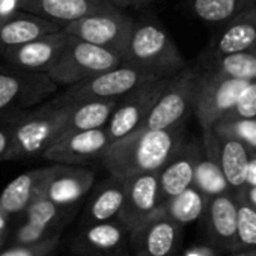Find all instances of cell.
I'll return each instance as SVG.
<instances>
[{"label":"cell","mask_w":256,"mask_h":256,"mask_svg":"<svg viewBox=\"0 0 256 256\" xmlns=\"http://www.w3.org/2000/svg\"><path fill=\"white\" fill-rule=\"evenodd\" d=\"M184 145L182 124L163 130H139L112 142L101 156L110 175L130 180L151 172H160Z\"/></svg>","instance_id":"cell-1"},{"label":"cell","mask_w":256,"mask_h":256,"mask_svg":"<svg viewBox=\"0 0 256 256\" xmlns=\"http://www.w3.org/2000/svg\"><path fill=\"white\" fill-rule=\"evenodd\" d=\"M71 102L59 96L36 108L24 112L14 124L12 146L6 162L42 156L64 133Z\"/></svg>","instance_id":"cell-2"},{"label":"cell","mask_w":256,"mask_h":256,"mask_svg":"<svg viewBox=\"0 0 256 256\" xmlns=\"http://www.w3.org/2000/svg\"><path fill=\"white\" fill-rule=\"evenodd\" d=\"M124 62L160 78L174 77L187 68L175 41L154 22L136 23Z\"/></svg>","instance_id":"cell-3"},{"label":"cell","mask_w":256,"mask_h":256,"mask_svg":"<svg viewBox=\"0 0 256 256\" xmlns=\"http://www.w3.org/2000/svg\"><path fill=\"white\" fill-rule=\"evenodd\" d=\"M59 84L44 71H29L6 64L0 68V119L16 118L42 102Z\"/></svg>","instance_id":"cell-4"},{"label":"cell","mask_w":256,"mask_h":256,"mask_svg":"<svg viewBox=\"0 0 256 256\" xmlns=\"http://www.w3.org/2000/svg\"><path fill=\"white\" fill-rule=\"evenodd\" d=\"M122 62L124 59L114 52L71 35L65 50L48 68L47 74L59 86L68 88L114 68Z\"/></svg>","instance_id":"cell-5"},{"label":"cell","mask_w":256,"mask_h":256,"mask_svg":"<svg viewBox=\"0 0 256 256\" xmlns=\"http://www.w3.org/2000/svg\"><path fill=\"white\" fill-rule=\"evenodd\" d=\"M134 26L136 23L124 12V10L107 5L65 24L64 30L72 36L112 50L124 59Z\"/></svg>","instance_id":"cell-6"},{"label":"cell","mask_w":256,"mask_h":256,"mask_svg":"<svg viewBox=\"0 0 256 256\" xmlns=\"http://www.w3.org/2000/svg\"><path fill=\"white\" fill-rule=\"evenodd\" d=\"M248 82L220 74L212 70L198 71V86L194 96V114L202 132L211 128L235 106L238 96Z\"/></svg>","instance_id":"cell-7"},{"label":"cell","mask_w":256,"mask_h":256,"mask_svg":"<svg viewBox=\"0 0 256 256\" xmlns=\"http://www.w3.org/2000/svg\"><path fill=\"white\" fill-rule=\"evenodd\" d=\"M196 86L198 70L187 66L176 76L169 77L163 92L140 128L163 130L184 124L187 116L194 110Z\"/></svg>","instance_id":"cell-8"},{"label":"cell","mask_w":256,"mask_h":256,"mask_svg":"<svg viewBox=\"0 0 256 256\" xmlns=\"http://www.w3.org/2000/svg\"><path fill=\"white\" fill-rule=\"evenodd\" d=\"M166 83L168 78L151 77L119 98L118 106L106 126L112 142L139 130L145 124Z\"/></svg>","instance_id":"cell-9"},{"label":"cell","mask_w":256,"mask_h":256,"mask_svg":"<svg viewBox=\"0 0 256 256\" xmlns=\"http://www.w3.org/2000/svg\"><path fill=\"white\" fill-rule=\"evenodd\" d=\"M151 77L152 76L142 71L140 68L122 62L114 68L68 86L60 96L71 102L90 100H118Z\"/></svg>","instance_id":"cell-10"},{"label":"cell","mask_w":256,"mask_h":256,"mask_svg":"<svg viewBox=\"0 0 256 256\" xmlns=\"http://www.w3.org/2000/svg\"><path fill=\"white\" fill-rule=\"evenodd\" d=\"M163 206L158 172L142 174L126 180V196L119 212L130 230H138Z\"/></svg>","instance_id":"cell-11"},{"label":"cell","mask_w":256,"mask_h":256,"mask_svg":"<svg viewBox=\"0 0 256 256\" xmlns=\"http://www.w3.org/2000/svg\"><path fill=\"white\" fill-rule=\"evenodd\" d=\"M204 150L223 170L230 188L240 193L246 187L250 150L238 139L211 130L204 132Z\"/></svg>","instance_id":"cell-12"},{"label":"cell","mask_w":256,"mask_h":256,"mask_svg":"<svg viewBox=\"0 0 256 256\" xmlns=\"http://www.w3.org/2000/svg\"><path fill=\"white\" fill-rule=\"evenodd\" d=\"M110 144L112 140L106 126L96 128V130L77 132L59 138L42 154V157L59 164L82 166L101 158Z\"/></svg>","instance_id":"cell-13"},{"label":"cell","mask_w":256,"mask_h":256,"mask_svg":"<svg viewBox=\"0 0 256 256\" xmlns=\"http://www.w3.org/2000/svg\"><path fill=\"white\" fill-rule=\"evenodd\" d=\"M70 36L71 35L62 29L59 32H53L34 41H29L23 46L5 50L4 53H0V56L12 66L29 71L47 72L48 68L58 60V58L65 50Z\"/></svg>","instance_id":"cell-14"},{"label":"cell","mask_w":256,"mask_h":256,"mask_svg":"<svg viewBox=\"0 0 256 256\" xmlns=\"http://www.w3.org/2000/svg\"><path fill=\"white\" fill-rule=\"evenodd\" d=\"M62 29L64 24L58 22L42 18L18 8L0 11V53Z\"/></svg>","instance_id":"cell-15"},{"label":"cell","mask_w":256,"mask_h":256,"mask_svg":"<svg viewBox=\"0 0 256 256\" xmlns=\"http://www.w3.org/2000/svg\"><path fill=\"white\" fill-rule=\"evenodd\" d=\"M94 181L95 174L88 168L56 163L46 184L44 194L58 205L68 208L89 192Z\"/></svg>","instance_id":"cell-16"},{"label":"cell","mask_w":256,"mask_h":256,"mask_svg":"<svg viewBox=\"0 0 256 256\" xmlns=\"http://www.w3.org/2000/svg\"><path fill=\"white\" fill-rule=\"evenodd\" d=\"M202 154L204 145L199 146L196 142H184L181 150L158 172L163 204L193 186L196 164Z\"/></svg>","instance_id":"cell-17"},{"label":"cell","mask_w":256,"mask_h":256,"mask_svg":"<svg viewBox=\"0 0 256 256\" xmlns=\"http://www.w3.org/2000/svg\"><path fill=\"white\" fill-rule=\"evenodd\" d=\"M53 172V166L40 168L22 174L12 180L0 193V205L10 216L24 212L26 208L44 193L46 184Z\"/></svg>","instance_id":"cell-18"},{"label":"cell","mask_w":256,"mask_h":256,"mask_svg":"<svg viewBox=\"0 0 256 256\" xmlns=\"http://www.w3.org/2000/svg\"><path fill=\"white\" fill-rule=\"evenodd\" d=\"M107 5H110L107 0H17L18 10L64 26Z\"/></svg>","instance_id":"cell-19"},{"label":"cell","mask_w":256,"mask_h":256,"mask_svg":"<svg viewBox=\"0 0 256 256\" xmlns=\"http://www.w3.org/2000/svg\"><path fill=\"white\" fill-rule=\"evenodd\" d=\"M256 46V5L220 26L208 52L229 54Z\"/></svg>","instance_id":"cell-20"},{"label":"cell","mask_w":256,"mask_h":256,"mask_svg":"<svg viewBox=\"0 0 256 256\" xmlns=\"http://www.w3.org/2000/svg\"><path fill=\"white\" fill-rule=\"evenodd\" d=\"M178 226L180 223L169 217L162 206L156 216L134 230L139 235L144 256H169L175 250Z\"/></svg>","instance_id":"cell-21"},{"label":"cell","mask_w":256,"mask_h":256,"mask_svg":"<svg viewBox=\"0 0 256 256\" xmlns=\"http://www.w3.org/2000/svg\"><path fill=\"white\" fill-rule=\"evenodd\" d=\"M128 226L119 222L92 223L77 238V248L84 256H110L124 242Z\"/></svg>","instance_id":"cell-22"},{"label":"cell","mask_w":256,"mask_h":256,"mask_svg":"<svg viewBox=\"0 0 256 256\" xmlns=\"http://www.w3.org/2000/svg\"><path fill=\"white\" fill-rule=\"evenodd\" d=\"M208 218L212 236L222 246H229L236 240L238 228V196L226 192L208 198Z\"/></svg>","instance_id":"cell-23"},{"label":"cell","mask_w":256,"mask_h":256,"mask_svg":"<svg viewBox=\"0 0 256 256\" xmlns=\"http://www.w3.org/2000/svg\"><path fill=\"white\" fill-rule=\"evenodd\" d=\"M118 101L119 98L118 100H90V101H82V102L70 101L71 110H70L62 136L107 126L118 106Z\"/></svg>","instance_id":"cell-24"},{"label":"cell","mask_w":256,"mask_h":256,"mask_svg":"<svg viewBox=\"0 0 256 256\" xmlns=\"http://www.w3.org/2000/svg\"><path fill=\"white\" fill-rule=\"evenodd\" d=\"M199 65L200 68L212 70L232 78L244 82L256 80V46L229 54H220L206 50L200 56Z\"/></svg>","instance_id":"cell-25"},{"label":"cell","mask_w":256,"mask_h":256,"mask_svg":"<svg viewBox=\"0 0 256 256\" xmlns=\"http://www.w3.org/2000/svg\"><path fill=\"white\" fill-rule=\"evenodd\" d=\"M126 196V180L110 175L106 180L96 193L94 194L89 208L88 217L92 223L110 222L114 217H119V212L124 206Z\"/></svg>","instance_id":"cell-26"},{"label":"cell","mask_w":256,"mask_h":256,"mask_svg":"<svg viewBox=\"0 0 256 256\" xmlns=\"http://www.w3.org/2000/svg\"><path fill=\"white\" fill-rule=\"evenodd\" d=\"M256 5V0H188L192 12L202 22L223 26Z\"/></svg>","instance_id":"cell-27"},{"label":"cell","mask_w":256,"mask_h":256,"mask_svg":"<svg viewBox=\"0 0 256 256\" xmlns=\"http://www.w3.org/2000/svg\"><path fill=\"white\" fill-rule=\"evenodd\" d=\"M208 198L193 184L178 196H174L163 204L164 212L180 224H187L198 220L208 206Z\"/></svg>","instance_id":"cell-28"},{"label":"cell","mask_w":256,"mask_h":256,"mask_svg":"<svg viewBox=\"0 0 256 256\" xmlns=\"http://www.w3.org/2000/svg\"><path fill=\"white\" fill-rule=\"evenodd\" d=\"M206 198L216 196V194H222L226 192H230V186L223 174V170L220 169V166L206 156L205 150L204 154L200 156L198 164H196V170H194V182H193ZM234 192V190H232Z\"/></svg>","instance_id":"cell-29"},{"label":"cell","mask_w":256,"mask_h":256,"mask_svg":"<svg viewBox=\"0 0 256 256\" xmlns=\"http://www.w3.org/2000/svg\"><path fill=\"white\" fill-rule=\"evenodd\" d=\"M66 210V206H60L52 199H48L44 193L38 196L24 211L26 220L32 222L40 226H46L50 229H56L58 224H60L62 214Z\"/></svg>","instance_id":"cell-30"},{"label":"cell","mask_w":256,"mask_h":256,"mask_svg":"<svg viewBox=\"0 0 256 256\" xmlns=\"http://www.w3.org/2000/svg\"><path fill=\"white\" fill-rule=\"evenodd\" d=\"M212 130L241 140L250 151H256V118L254 119H220Z\"/></svg>","instance_id":"cell-31"},{"label":"cell","mask_w":256,"mask_h":256,"mask_svg":"<svg viewBox=\"0 0 256 256\" xmlns=\"http://www.w3.org/2000/svg\"><path fill=\"white\" fill-rule=\"evenodd\" d=\"M238 196V228L236 240L246 247H256V208L246 200L242 196Z\"/></svg>","instance_id":"cell-32"},{"label":"cell","mask_w":256,"mask_h":256,"mask_svg":"<svg viewBox=\"0 0 256 256\" xmlns=\"http://www.w3.org/2000/svg\"><path fill=\"white\" fill-rule=\"evenodd\" d=\"M223 118H228V119H254L256 118V80H252L246 84L235 106Z\"/></svg>","instance_id":"cell-33"},{"label":"cell","mask_w":256,"mask_h":256,"mask_svg":"<svg viewBox=\"0 0 256 256\" xmlns=\"http://www.w3.org/2000/svg\"><path fill=\"white\" fill-rule=\"evenodd\" d=\"M54 235H58L54 232V229L40 226V224H35V223L26 220L20 228H17L12 241H14V244L29 246V244H36L44 240H48Z\"/></svg>","instance_id":"cell-34"},{"label":"cell","mask_w":256,"mask_h":256,"mask_svg":"<svg viewBox=\"0 0 256 256\" xmlns=\"http://www.w3.org/2000/svg\"><path fill=\"white\" fill-rule=\"evenodd\" d=\"M58 241H59V236L54 235L36 244H29V246L14 244L10 248L0 252V256H48L56 248Z\"/></svg>","instance_id":"cell-35"},{"label":"cell","mask_w":256,"mask_h":256,"mask_svg":"<svg viewBox=\"0 0 256 256\" xmlns=\"http://www.w3.org/2000/svg\"><path fill=\"white\" fill-rule=\"evenodd\" d=\"M17 118L18 116L0 119V160H2V162H6V157H8L10 151H11L12 132H14V124H16Z\"/></svg>","instance_id":"cell-36"},{"label":"cell","mask_w":256,"mask_h":256,"mask_svg":"<svg viewBox=\"0 0 256 256\" xmlns=\"http://www.w3.org/2000/svg\"><path fill=\"white\" fill-rule=\"evenodd\" d=\"M107 2L119 10H126V8H140L148 5L151 0H107Z\"/></svg>","instance_id":"cell-37"},{"label":"cell","mask_w":256,"mask_h":256,"mask_svg":"<svg viewBox=\"0 0 256 256\" xmlns=\"http://www.w3.org/2000/svg\"><path fill=\"white\" fill-rule=\"evenodd\" d=\"M246 186H248V187H256V151H252V152H250V163H248Z\"/></svg>","instance_id":"cell-38"},{"label":"cell","mask_w":256,"mask_h":256,"mask_svg":"<svg viewBox=\"0 0 256 256\" xmlns=\"http://www.w3.org/2000/svg\"><path fill=\"white\" fill-rule=\"evenodd\" d=\"M236 194H240V196H242L246 200H248L254 208H256V187H248V186H246L240 193H236Z\"/></svg>","instance_id":"cell-39"},{"label":"cell","mask_w":256,"mask_h":256,"mask_svg":"<svg viewBox=\"0 0 256 256\" xmlns=\"http://www.w3.org/2000/svg\"><path fill=\"white\" fill-rule=\"evenodd\" d=\"M8 226H10V214L5 211L2 205H0V235L6 236Z\"/></svg>","instance_id":"cell-40"},{"label":"cell","mask_w":256,"mask_h":256,"mask_svg":"<svg viewBox=\"0 0 256 256\" xmlns=\"http://www.w3.org/2000/svg\"><path fill=\"white\" fill-rule=\"evenodd\" d=\"M184 256H212V254L205 247H192L184 253Z\"/></svg>","instance_id":"cell-41"},{"label":"cell","mask_w":256,"mask_h":256,"mask_svg":"<svg viewBox=\"0 0 256 256\" xmlns=\"http://www.w3.org/2000/svg\"><path fill=\"white\" fill-rule=\"evenodd\" d=\"M4 242H5V236H4V235H0V248L4 247Z\"/></svg>","instance_id":"cell-42"},{"label":"cell","mask_w":256,"mask_h":256,"mask_svg":"<svg viewBox=\"0 0 256 256\" xmlns=\"http://www.w3.org/2000/svg\"><path fill=\"white\" fill-rule=\"evenodd\" d=\"M12 2H14V4L17 5V0H12ZM2 4H4V0H0V5H2Z\"/></svg>","instance_id":"cell-43"},{"label":"cell","mask_w":256,"mask_h":256,"mask_svg":"<svg viewBox=\"0 0 256 256\" xmlns=\"http://www.w3.org/2000/svg\"><path fill=\"white\" fill-rule=\"evenodd\" d=\"M0 162H2V160H0Z\"/></svg>","instance_id":"cell-44"},{"label":"cell","mask_w":256,"mask_h":256,"mask_svg":"<svg viewBox=\"0 0 256 256\" xmlns=\"http://www.w3.org/2000/svg\"><path fill=\"white\" fill-rule=\"evenodd\" d=\"M0 58H2V56H0Z\"/></svg>","instance_id":"cell-45"},{"label":"cell","mask_w":256,"mask_h":256,"mask_svg":"<svg viewBox=\"0 0 256 256\" xmlns=\"http://www.w3.org/2000/svg\"><path fill=\"white\" fill-rule=\"evenodd\" d=\"M244 256H246V254H244Z\"/></svg>","instance_id":"cell-46"}]
</instances>
